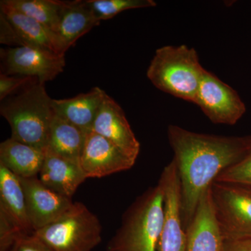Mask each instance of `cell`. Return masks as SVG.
Here are the masks:
<instances>
[{
    "instance_id": "1",
    "label": "cell",
    "mask_w": 251,
    "mask_h": 251,
    "mask_svg": "<svg viewBox=\"0 0 251 251\" xmlns=\"http://www.w3.org/2000/svg\"><path fill=\"white\" fill-rule=\"evenodd\" d=\"M168 136L181 184L185 229L192 221L201 198L225 170L240 161L249 136L203 134L170 125Z\"/></svg>"
},
{
    "instance_id": "15",
    "label": "cell",
    "mask_w": 251,
    "mask_h": 251,
    "mask_svg": "<svg viewBox=\"0 0 251 251\" xmlns=\"http://www.w3.org/2000/svg\"><path fill=\"white\" fill-rule=\"evenodd\" d=\"M38 177L48 188L71 199L87 179L80 163L48 150Z\"/></svg>"
},
{
    "instance_id": "22",
    "label": "cell",
    "mask_w": 251,
    "mask_h": 251,
    "mask_svg": "<svg viewBox=\"0 0 251 251\" xmlns=\"http://www.w3.org/2000/svg\"><path fill=\"white\" fill-rule=\"evenodd\" d=\"M85 2L100 22L110 19L126 10L156 6L153 0H87Z\"/></svg>"
},
{
    "instance_id": "10",
    "label": "cell",
    "mask_w": 251,
    "mask_h": 251,
    "mask_svg": "<svg viewBox=\"0 0 251 251\" xmlns=\"http://www.w3.org/2000/svg\"><path fill=\"white\" fill-rule=\"evenodd\" d=\"M135 161L105 137L92 130L86 135L80 164L87 179L128 171Z\"/></svg>"
},
{
    "instance_id": "12",
    "label": "cell",
    "mask_w": 251,
    "mask_h": 251,
    "mask_svg": "<svg viewBox=\"0 0 251 251\" xmlns=\"http://www.w3.org/2000/svg\"><path fill=\"white\" fill-rule=\"evenodd\" d=\"M186 233V251H224L225 239L216 217L211 188L201 198Z\"/></svg>"
},
{
    "instance_id": "2",
    "label": "cell",
    "mask_w": 251,
    "mask_h": 251,
    "mask_svg": "<svg viewBox=\"0 0 251 251\" xmlns=\"http://www.w3.org/2000/svg\"><path fill=\"white\" fill-rule=\"evenodd\" d=\"M45 84L27 86L1 101L0 114L11 126V138L46 151L54 110Z\"/></svg>"
},
{
    "instance_id": "19",
    "label": "cell",
    "mask_w": 251,
    "mask_h": 251,
    "mask_svg": "<svg viewBox=\"0 0 251 251\" xmlns=\"http://www.w3.org/2000/svg\"><path fill=\"white\" fill-rule=\"evenodd\" d=\"M0 208L9 214L25 234H32L25 194L21 179L0 164Z\"/></svg>"
},
{
    "instance_id": "26",
    "label": "cell",
    "mask_w": 251,
    "mask_h": 251,
    "mask_svg": "<svg viewBox=\"0 0 251 251\" xmlns=\"http://www.w3.org/2000/svg\"><path fill=\"white\" fill-rule=\"evenodd\" d=\"M8 251H52L34 234H22Z\"/></svg>"
},
{
    "instance_id": "16",
    "label": "cell",
    "mask_w": 251,
    "mask_h": 251,
    "mask_svg": "<svg viewBox=\"0 0 251 251\" xmlns=\"http://www.w3.org/2000/svg\"><path fill=\"white\" fill-rule=\"evenodd\" d=\"M105 95L103 90L96 87L87 93L78 94L73 98L53 99L54 113L88 133L92 130Z\"/></svg>"
},
{
    "instance_id": "23",
    "label": "cell",
    "mask_w": 251,
    "mask_h": 251,
    "mask_svg": "<svg viewBox=\"0 0 251 251\" xmlns=\"http://www.w3.org/2000/svg\"><path fill=\"white\" fill-rule=\"evenodd\" d=\"M215 181L251 188V135H249L247 150L242 159L225 170Z\"/></svg>"
},
{
    "instance_id": "25",
    "label": "cell",
    "mask_w": 251,
    "mask_h": 251,
    "mask_svg": "<svg viewBox=\"0 0 251 251\" xmlns=\"http://www.w3.org/2000/svg\"><path fill=\"white\" fill-rule=\"evenodd\" d=\"M36 82H39L34 77L7 75L1 73L0 74V100L2 101L5 99L16 93L18 91Z\"/></svg>"
},
{
    "instance_id": "8",
    "label": "cell",
    "mask_w": 251,
    "mask_h": 251,
    "mask_svg": "<svg viewBox=\"0 0 251 251\" xmlns=\"http://www.w3.org/2000/svg\"><path fill=\"white\" fill-rule=\"evenodd\" d=\"M194 104L211 122L219 125H236L247 111L237 91L206 69Z\"/></svg>"
},
{
    "instance_id": "5",
    "label": "cell",
    "mask_w": 251,
    "mask_h": 251,
    "mask_svg": "<svg viewBox=\"0 0 251 251\" xmlns=\"http://www.w3.org/2000/svg\"><path fill=\"white\" fill-rule=\"evenodd\" d=\"M102 226L82 202H74L58 219L33 234L52 251H92L101 242Z\"/></svg>"
},
{
    "instance_id": "13",
    "label": "cell",
    "mask_w": 251,
    "mask_h": 251,
    "mask_svg": "<svg viewBox=\"0 0 251 251\" xmlns=\"http://www.w3.org/2000/svg\"><path fill=\"white\" fill-rule=\"evenodd\" d=\"M92 130L115 143L130 158H138L140 150L139 141L121 106L107 94Z\"/></svg>"
},
{
    "instance_id": "9",
    "label": "cell",
    "mask_w": 251,
    "mask_h": 251,
    "mask_svg": "<svg viewBox=\"0 0 251 251\" xmlns=\"http://www.w3.org/2000/svg\"><path fill=\"white\" fill-rule=\"evenodd\" d=\"M158 184L164 192V221L158 251H186L181 184L173 160L165 167Z\"/></svg>"
},
{
    "instance_id": "6",
    "label": "cell",
    "mask_w": 251,
    "mask_h": 251,
    "mask_svg": "<svg viewBox=\"0 0 251 251\" xmlns=\"http://www.w3.org/2000/svg\"><path fill=\"white\" fill-rule=\"evenodd\" d=\"M211 188L225 241L251 239V188L214 181Z\"/></svg>"
},
{
    "instance_id": "20",
    "label": "cell",
    "mask_w": 251,
    "mask_h": 251,
    "mask_svg": "<svg viewBox=\"0 0 251 251\" xmlns=\"http://www.w3.org/2000/svg\"><path fill=\"white\" fill-rule=\"evenodd\" d=\"M87 133L70 122L54 115L46 150L80 163Z\"/></svg>"
},
{
    "instance_id": "24",
    "label": "cell",
    "mask_w": 251,
    "mask_h": 251,
    "mask_svg": "<svg viewBox=\"0 0 251 251\" xmlns=\"http://www.w3.org/2000/svg\"><path fill=\"white\" fill-rule=\"evenodd\" d=\"M21 227L0 208V251H8L16 241L24 234Z\"/></svg>"
},
{
    "instance_id": "21",
    "label": "cell",
    "mask_w": 251,
    "mask_h": 251,
    "mask_svg": "<svg viewBox=\"0 0 251 251\" xmlns=\"http://www.w3.org/2000/svg\"><path fill=\"white\" fill-rule=\"evenodd\" d=\"M1 2L33 18L54 32L64 1L58 0H1Z\"/></svg>"
},
{
    "instance_id": "14",
    "label": "cell",
    "mask_w": 251,
    "mask_h": 251,
    "mask_svg": "<svg viewBox=\"0 0 251 251\" xmlns=\"http://www.w3.org/2000/svg\"><path fill=\"white\" fill-rule=\"evenodd\" d=\"M100 24L85 1H64L58 24L54 31L59 53L66 52L82 36Z\"/></svg>"
},
{
    "instance_id": "7",
    "label": "cell",
    "mask_w": 251,
    "mask_h": 251,
    "mask_svg": "<svg viewBox=\"0 0 251 251\" xmlns=\"http://www.w3.org/2000/svg\"><path fill=\"white\" fill-rule=\"evenodd\" d=\"M1 73L34 77L40 83L54 80L65 67V56L29 46L0 49Z\"/></svg>"
},
{
    "instance_id": "11",
    "label": "cell",
    "mask_w": 251,
    "mask_h": 251,
    "mask_svg": "<svg viewBox=\"0 0 251 251\" xmlns=\"http://www.w3.org/2000/svg\"><path fill=\"white\" fill-rule=\"evenodd\" d=\"M20 179L25 194L27 215L33 232L58 219L74 204L71 198L48 188L38 176Z\"/></svg>"
},
{
    "instance_id": "3",
    "label": "cell",
    "mask_w": 251,
    "mask_h": 251,
    "mask_svg": "<svg viewBox=\"0 0 251 251\" xmlns=\"http://www.w3.org/2000/svg\"><path fill=\"white\" fill-rule=\"evenodd\" d=\"M164 221V192L161 185L147 190L123 214L122 224L106 251H158Z\"/></svg>"
},
{
    "instance_id": "18",
    "label": "cell",
    "mask_w": 251,
    "mask_h": 251,
    "mask_svg": "<svg viewBox=\"0 0 251 251\" xmlns=\"http://www.w3.org/2000/svg\"><path fill=\"white\" fill-rule=\"evenodd\" d=\"M0 10L14 28L24 46H33L61 55L52 31L33 18L1 1H0Z\"/></svg>"
},
{
    "instance_id": "28",
    "label": "cell",
    "mask_w": 251,
    "mask_h": 251,
    "mask_svg": "<svg viewBox=\"0 0 251 251\" xmlns=\"http://www.w3.org/2000/svg\"><path fill=\"white\" fill-rule=\"evenodd\" d=\"M224 251H251V239L225 241Z\"/></svg>"
},
{
    "instance_id": "27",
    "label": "cell",
    "mask_w": 251,
    "mask_h": 251,
    "mask_svg": "<svg viewBox=\"0 0 251 251\" xmlns=\"http://www.w3.org/2000/svg\"><path fill=\"white\" fill-rule=\"evenodd\" d=\"M0 43L8 46H24L14 28L2 14H0Z\"/></svg>"
},
{
    "instance_id": "17",
    "label": "cell",
    "mask_w": 251,
    "mask_h": 251,
    "mask_svg": "<svg viewBox=\"0 0 251 251\" xmlns=\"http://www.w3.org/2000/svg\"><path fill=\"white\" fill-rule=\"evenodd\" d=\"M46 151L10 138L0 144V164L20 178L39 176Z\"/></svg>"
},
{
    "instance_id": "4",
    "label": "cell",
    "mask_w": 251,
    "mask_h": 251,
    "mask_svg": "<svg viewBox=\"0 0 251 251\" xmlns=\"http://www.w3.org/2000/svg\"><path fill=\"white\" fill-rule=\"evenodd\" d=\"M204 72L196 50L166 46L156 50L147 76L162 92L194 103Z\"/></svg>"
}]
</instances>
